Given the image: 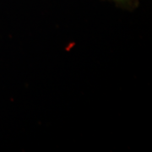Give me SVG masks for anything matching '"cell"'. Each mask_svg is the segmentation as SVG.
<instances>
[{"label": "cell", "instance_id": "1", "mask_svg": "<svg viewBox=\"0 0 152 152\" xmlns=\"http://www.w3.org/2000/svg\"><path fill=\"white\" fill-rule=\"evenodd\" d=\"M113 2L115 5L123 10L133 11L139 6V0H107Z\"/></svg>", "mask_w": 152, "mask_h": 152}]
</instances>
